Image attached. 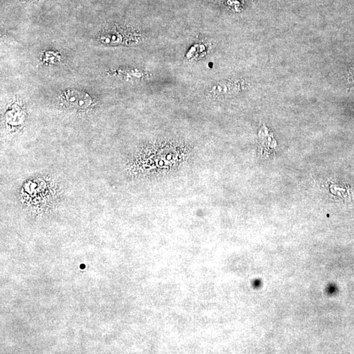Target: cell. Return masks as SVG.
<instances>
[{
  "label": "cell",
  "mask_w": 354,
  "mask_h": 354,
  "mask_svg": "<svg viewBox=\"0 0 354 354\" xmlns=\"http://www.w3.org/2000/svg\"><path fill=\"white\" fill-rule=\"evenodd\" d=\"M62 100L66 107L76 110H85L92 104L91 98L88 94L74 89L65 91Z\"/></svg>",
  "instance_id": "cell-1"
}]
</instances>
